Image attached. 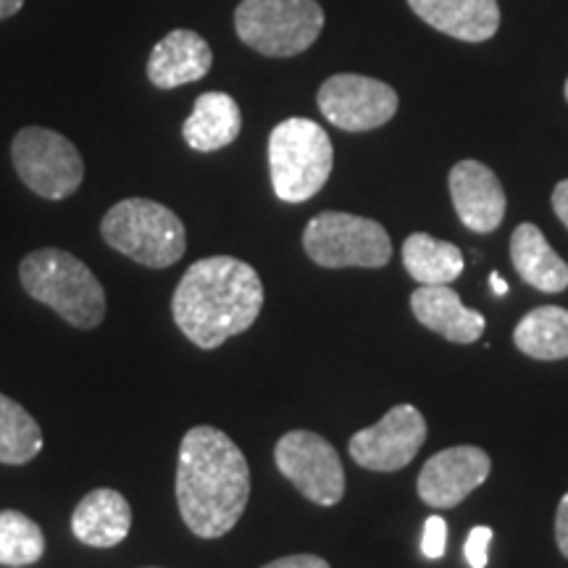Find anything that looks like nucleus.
<instances>
[{
    "instance_id": "nucleus-28",
    "label": "nucleus",
    "mask_w": 568,
    "mask_h": 568,
    "mask_svg": "<svg viewBox=\"0 0 568 568\" xmlns=\"http://www.w3.org/2000/svg\"><path fill=\"white\" fill-rule=\"evenodd\" d=\"M552 211L568 226V180L558 182L556 190H552Z\"/></svg>"
},
{
    "instance_id": "nucleus-25",
    "label": "nucleus",
    "mask_w": 568,
    "mask_h": 568,
    "mask_svg": "<svg viewBox=\"0 0 568 568\" xmlns=\"http://www.w3.org/2000/svg\"><path fill=\"white\" fill-rule=\"evenodd\" d=\"M489 542H493V529L489 527H474L468 531V539L464 545V556L471 568H485L489 560Z\"/></svg>"
},
{
    "instance_id": "nucleus-18",
    "label": "nucleus",
    "mask_w": 568,
    "mask_h": 568,
    "mask_svg": "<svg viewBox=\"0 0 568 568\" xmlns=\"http://www.w3.org/2000/svg\"><path fill=\"white\" fill-rule=\"evenodd\" d=\"M243 130V113L226 92H203L182 126V138L197 153H213L232 145Z\"/></svg>"
},
{
    "instance_id": "nucleus-3",
    "label": "nucleus",
    "mask_w": 568,
    "mask_h": 568,
    "mask_svg": "<svg viewBox=\"0 0 568 568\" xmlns=\"http://www.w3.org/2000/svg\"><path fill=\"white\" fill-rule=\"evenodd\" d=\"M19 280L34 301L53 308L77 329H95L105 316L103 284L77 255L61 247L32 251L21 261Z\"/></svg>"
},
{
    "instance_id": "nucleus-5",
    "label": "nucleus",
    "mask_w": 568,
    "mask_h": 568,
    "mask_svg": "<svg viewBox=\"0 0 568 568\" xmlns=\"http://www.w3.org/2000/svg\"><path fill=\"white\" fill-rule=\"evenodd\" d=\"M335 166L329 134L311 119H284L268 134V169L284 203H305L329 180Z\"/></svg>"
},
{
    "instance_id": "nucleus-7",
    "label": "nucleus",
    "mask_w": 568,
    "mask_h": 568,
    "mask_svg": "<svg viewBox=\"0 0 568 568\" xmlns=\"http://www.w3.org/2000/svg\"><path fill=\"white\" fill-rule=\"evenodd\" d=\"M303 247L324 268H382L393 258V240L374 219L343 211H324L308 222Z\"/></svg>"
},
{
    "instance_id": "nucleus-23",
    "label": "nucleus",
    "mask_w": 568,
    "mask_h": 568,
    "mask_svg": "<svg viewBox=\"0 0 568 568\" xmlns=\"http://www.w3.org/2000/svg\"><path fill=\"white\" fill-rule=\"evenodd\" d=\"M45 552V535L21 510H0V564L24 568L38 564Z\"/></svg>"
},
{
    "instance_id": "nucleus-15",
    "label": "nucleus",
    "mask_w": 568,
    "mask_h": 568,
    "mask_svg": "<svg viewBox=\"0 0 568 568\" xmlns=\"http://www.w3.org/2000/svg\"><path fill=\"white\" fill-rule=\"evenodd\" d=\"M213 67V51L193 30H174L155 42L148 59V80L159 90H174L197 82Z\"/></svg>"
},
{
    "instance_id": "nucleus-13",
    "label": "nucleus",
    "mask_w": 568,
    "mask_h": 568,
    "mask_svg": "<svg viewBox=\"0 0 568 568\" xmlns=\"http://www.w3.org/2000/svg\"><path fill=\"white\" fill-rule=\"evenodd\" d=\"M450 197L458 219L471 232L489 234L506 219V190L493 169L479 161H460L450 172Z\"/></svg>"
},
{
    "instance_id": "nucleus-24",
    "label": "nucleus",
    "mask_w": 568,
    "mask_h": 568,
    "mask_svg": "<svg viewBox=\"0 0 568 568\" xmlns=\"http://www.w3.org/2000/svg\"><path fill=\"white\" fill-rule=\"evenodd\" d=\"M447 548V524L443 516H429L424 524L422 535V552L426 558H443Z\"/></svg>"
},
{
    "instance_id": "nucleus-8",
    "label": "nucleus",
    "mask_w": 568,
    "mask_h": 568,
    "mask_svg": "<svg viewBox=\"0 0 568 568\" xmlns=\"http://www.w3.org/2000/svg\"><path fill=\"white\" fill-rule=\"evenodd\" d=\"M11 161L19 180L45 201H63L82 187L84 161L61 132L24 126L11 142Z\"/></svg>"
},
{
    "instance_id": "nucleus-10",
    "label": "nucleus",
    "mask_w": 568,
    "mask_h": 568,
    "mask_svg": "<svg viewBox=\"0 0 568 568\" xmlns=\"http://www.w3.org/2000/svg\"><path fill=\"white\" fill-rule=\"evenodd\" d=\"M324 119L345 132H372L397 113V92L364 74H335L318 90Z\"/></svg>"
},
{
    "instance_id": "nucleus-9",
    "label": "nucleus",
    "mask_w": 568,
    "mask_h": 568,
    "mask_svg": "<svg viewBox=\"0 0 568 568\" xmlns=\"http://www.w3.org/2000/svg\"><path fill=\"white\" fill-rule=\"evenodd\" d=\"M276 468L316 506H337L345 495V468L329 439L308 429L287 432L274 447Z\"/></svg>"
},
{
    "instance_id": "nucleus-14",
    "label": "nucleus",
    "mask_w": 568,
    "mask_h": 568,
    "mask_svg": "<svg viewBox=\"0 0 568 568\" xmlns=\"http://www.w3.org/2000/svg\"><path fill=\"white\" fill-rule=\"evenodd\" d=\"M410 308L426 329L437 332L450 343L468 345L485 335L487 318L479 311L466 308L460 295L447 284H418L410 295Z\"/></svg>"
},
{
    "instance_id": "nucleus-19",
    "label": "nucleus",
    "mask_w": 568,
    "mask_h": 568,
    "mask_svg": "<svg viewBox=\"0 0 568 568\" xmlns=\"http://www.w3.org/2000/svg\"><path fill=\"white\" fill-rule=\"evenodd\" d=\"M510 258L518 276L539 293H564L568 287V264L548 245L539 226H516L510 237Z\"/></svg>"
},
{
    "instance_id": "nucleus-29",
    "label": "nucleus",
    "mask_w": 568,
    "mask_h": 568,
    "mask_svg": "<svg viewBox=\"0 0 568 568\" xmlns=\"http://www.w3.org/2000/svg\"><path fill=\"white\" fill-rule=\"evenodd\" d=\"M21 6H24V0H0V21L11 19L13 13H19Z\"/></svg>"
},
{
    "instance_id": "nucleus-6",
    "label": "nucleus",
    "mask_w": 568,
    "mask_h": 568,
    "mask_svg": "<svg viewBox=\"0 0 568 568\" xmlns=\"http://www.w3.org/2000/svg\"><path fill=\"white\" fill-rule=\"evenodd\" d=\"M324 30L316 0H243L234 11V32L247 48L268 59L308 51Z\"/></svg>"
},
{
    "instance_id": "nucleus-12",
    "label": "nucleus",
    "mask_w": 568,
    "mask_h": 568,
    "mask_svg": "<svg viewBox=\"0 0 568 568\" xmlns=\"http://www.w3.org/2000/svg\"><path fill=\"white\" fill-rule=\"evenodd\" d=\"M493 471V460L481 447L456 445L426 460L418 474V497L426 506L445 510L464 503Z\"/></svg>"
},
{
    "instance_id": "nucleus-21",
    "label": "nucleus",
    "mask_w": 568,
    "mask_h": 568,
    "mask_svg": "<svg viewBox=\"0 0 568 568\" xmlns=\"http://www.w3.org/2000/svg\"><path fill=\"white\" fill-rule=\"evenodd\" d=\"M514 343L529 358H568V311L558 305H539L529 311L516 326Z\"/></svg>"
},
{
    "instance_id": "nucleus-4",
    "label": "nucleus",
    "mask_w": 568,
    "mask_h": 568,
    "mask_svg": "<svg viewBox=\"0 0 568 568\" xmlns=\"http://www.w3.org/2000/svg\"><path fill=\"white\" fill-rule=\"evenodd\" d=\"M103 240L134 264L169 268L187 251L182 219L166 205L148 197H126L103 216Z\"/></svg>"
},
{
    "instance_id": "nucleus-22",
    "label": "nucleus",
    "mask_w": 568,
    "mask_h": 568,
    "mask_svg": "<svg viewBox=\"0 0 568 568\" xmlns=\"http://www.w3.org/2000/svg\"><path fill=\"white\" fill-rule=\"evenodd\" d=\"M42 450V432L30 410L0 395V464L21 466Z\"/></svg>"
},
{
    "instance_id": "nucleus-2",
    "label": "nucleus",
    "mask_w": 568,
    "mask_h": 568,
    "mask_svg": "<svg viewBox=\"0 0 568 568\" xmlns=\"http://www.w3.org/2000/svg\"><path fill=\"white\" fill-rule=\"evenodd\" d=\"M264 308V282L245 261L211 255L195 261L176 284L172 314L190 343L213 351L251 329Z\"/></svg>"
},
{
    "instance_id": "nucleus-30",
    "label": "nucleus",
    "mask_w": 568,
    "mask_h": 568,
    "mask_svg": "<svg viewBox=\"0 0 568 568\" xmlns=\"http://www.w3.org/2000/svg\"><path fill=\"white\" fill-rule=\"evenodd\" d=\"M489 287H493V293L495 295H508V282L506 280H503V276L500 274H497V272H493V274H489Z\"/></svg>"
},
{
    "instance_id": "nucleus-20",
    "label": "nucleus",
    "mask_w": 568,
    "mask_h": 568,
    "mask_svg": "<svg viewBox=\"0 0 568 568\" xmlns=\"http://www.w3.org/2000/svg\"><path fill=\"white\" fill-rule=\"evenodd\" d=\"M403 266L418 284H450L464 274V253L453 243L416 232L403 243Z\"/></svg>"
},
{
    "instance_id": "nucleus-16",
    "label": "nucleus",
    "mask_w": 568,
    "mask_h": 568,
    "mask_svg": "<svg viewBox=\"0 0 568 568\" xmlns=\"http://www.w3.org/2000/svg\"><path fill=\"white\" fill-rule=\"evenodd\" d=\"M422 21L464 42H485L500 27L497 0H408Z\"/></svg>"
},
{
    "instance_id": "nucleus-27",
    "label": "nucleus",
    "mask_w": 568,
    "mask_h": 568,
    "mask_svg": "<svg viewBox=\"0 0 568 568\" xmlns=\"http://www.w3.org/2000/svg\"><path fill=\"white\" fill-rule=\"evenodd\" d=\"M556 542L564 556L568 558V493L560 500L558 514H556Z\"/></svg>"
},
{
    "instance_id": "nucleus-26",
    "label": "nucleus",
    "mask_w": 568,
    "mask_h": 568,
    "mask_svg": "<svg viewBox=\"0 0 568 568\" xmlns=\"http://www.w3.org/2000/svg\"><path fill=\"white\" fill-rule=\"evenodd\" d=\"M261 568H332V566L318 556H284Z\"/></svg>"
},
{
    "instance_id": "nucleus-31",
    "label": "nucleus",
    "mask_w": 568,
    "mask_h": 568,
    "mask_svg": "<svg viewBox=\"0 0 568 568\" xmlns=\"http://www.w3.org/2000/svg\"><path fill=\"white\" fill-rule=\"evenodd\" d=\"M564 92H566V101H568V80H566V88H564Z\"/></svg>"
},
{
    "instance_id": "nucleus-11",
    "label": "nucleus",
    "mask_w": 568,
    "mask_h": 568,
    "mask_svg": "<svg viewBox=\"0 0 568 568\" xmlns=\"http://www.w3.org/2000/svg\"><path fill=\"white\" fill-rule=\"evenodd\" d=\"M426 439V422L422 410L400 403L393 406L374 426L355 432L351 437V458L368 471H400Z\"/></svg>"
},
{
    "instance_id": "nucleus-1",
    "label": "nucleus",
    "mask_w": 568,
    "mask_h": 568,
    "mask_svg": "<svg viewBox=\"0 0 568 568\" xmlns=\"http://www.w3.org/2000/svg\"><path fill=\"white\" fill-rule=\"evenodd\" d=\"M251 497V468L237 445L216 426H193L176 464V506L184 527L219 539L237 527Z\"/></svg>"
},
{
    "instance_id": "nucleus-17",
    "label": "nucleus",
    "mask_w": 568,
    "mask_h": 568,
    "mask_svg": "<svg viewBox=\"0 0 568 568\" xmlns=\"http://www.w3.org/2000/svg\"><path fill=\"white\" fill-rule=\"evenodd\" d=\"M132 527V508L122 493L98 487L80 500L71 514V531L90 548H116Z\"/></svg>"
}]
</instances>
